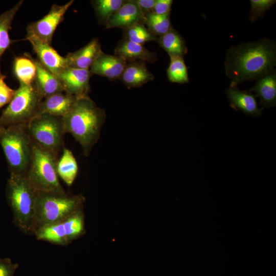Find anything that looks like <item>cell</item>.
Instances as JSON below:
<instances>
[{
  "label": "cell",
  "instance_id": "1",
  "mask_svg": "<svg viewBox=\"0 0 276 276\" xmlns=\"http://www.w3.org/2000/svg\"><path fill=\"white\" fill-rule=\"evenodd\" d=\"M276 65V43L267 38L243 42L228 49L225 73L231 85L257 80L273 71Z\"/></svg>",
  "mask_w": 276,
  "mask_h": 276
},
{
  "label": "cell",
  "instance_id": "2",
  "mask_svg": "<svg viewBox=\"0 0 276 276\" xmlns=\"http://www.w3.org/2000/svg\"><path fill=\"white\" fill-rule=\"evenodd\" d=\"M106 113L87 96L77 97L69 112L62 117L65 133H70L88 156L98 141Z\"/></svg>",
  "mask_w": 276,
  "mask_h": 276
},
{
  "label": "cell",
  "instance_id": "3",
  "mask_svg": "<svg viewBox=\"0 0 276 276\" xmlns=\"http://www.w3.org/2000/svg\"><path fill=\"white\" fill-rule=\"evenodd\" d=\"M5 194L14 224L26 234H33L38 191L25 175L10 173Z\"/></svg>",
  "mask_w": 276,
  "mask_h": 276
},
{
  "label": "cell",
  "instance_id": "4",
  "mask_svg": "<svg viewBox=\"0 0 276 276\" xmlns=\"http://www.w3.org/2000/svg\"><path fill=\"white\" fill-rule=\"evenodd\" d=\"M84 200L80 194H70L65 191H38L33 234L39 228L82 210Z\"/></svg>",
  "mask_w": 276,
  "mask_h": 276
},
{
  "label": "cell",
  "instance_id": "5",
  "mask_svg": "<svg viewBox=\"0 0 276 276\" xmlns=\"http://www.w3.org/2000/svg\"><path fill=\"white\" fill-rule=\"evenodd\" d=\"M27 125L0 126V145L10 173L25 176L31 163L34 144Z\"/></svg>",
  "mask_w": 276,
  "mask_h": 276
},
{
  "label": "cell",
  "instance_id": "6",
  "mask_svg": "<svg viewBox=\"0 0 276 276\" xmlns=\"http://www.w3.org/2000/svg\"><path fill=\"white\" fill-rule=\"evenodd\" d=\"M33 144L58 158L64 147L62 117L48 114L35 116L27 125Z\"/></svg>",
  "mask_w": 276,
  "mask_h": 276
},
{
  "label": "cell",
  "instance_id": "7",
  "mask_svg": "<svg viewBox=\"0 0 276 276\" xmlns=\"http://www.w3.org/2000/svg\"><path fill=\"white\" fill-rule=\"evenodd\" d=\"M58 158L34 144L32 159L25 177L37 191L64 192L56 170Z\"/></svg>",
  "mask_w": 276,
  "mask_h": 276
},
{
  "label": "cell",
  "instance_id": "8",
  "mask_svg": "<svg viewBox=\"0 0 276 276\" xmlns=\"http://www.w3.org/2000/svg\"><path fill=\"white\" fill-rule=\"evenodd\" d=\"M42 100L33 84L19 83L12 100L0 116V126L27 124L37 114Z\"/></svg>",
  "mask_w": 276,
  "mask_h": 276
},
{
  "label": "cell",
  "instance_id": "9",
  "mask_svg": "<svg viewBox=\"0 0 276 276\" xmlns=\"http://www.w3.org/2000/svg\"><path fill=\"white\" fill-rule=\"evenodd\" d=\"M84 233V217L81 210L59 221L39 228L34 235L38 240L65 246Z\"/></svg>",
  "mask_w": 276,
  "mask_h": 276
},
{
  "label": "cell",
  "instance_id": "10",
  "mask_svg": "<svg viewBox=\"0 0 276 276\" xmlns=\"http://www.w3.org/2000/svg\"><path fill=\"white\" fill-rule=\"evenodd\" d=\"M71 1L64 5L52 6L49 13L40 19L30 22L27 27V35H32L50 45L54 33L64 19L65 13L73 3Z\"/></svg>",
  "mask_w": 276,
  "mask_h": 276
},
{
  "label": "cell",
  "instance_id": "11",
  "mask_svg": "<svg viewBox=\"0 0 276 276\" xmlns=\"http://www.w3.org/2000/svg\"><path fill=\"white\" fill-rule=\"evenodd\" d=\"M91 76L89 69L66 67L57 77L61 83L64 93L79 97L88 95Z\"/></svg>",
  "mask_w": 276,
  "mask_h": 276
},
{
  "label": "cell",
  "instance_id": "12",
  "mask_svg": "<svg viewBox=\"0 0 276 276\" xmlns=\"http://www.w3.org/2000/svg\"><path fill=\"white\" fill-rule=\"evenodd\" d=\"M26 39L31 43L38 61L55 76L67 67L65 57L59 55L51 45L32 35H26Z\"/></svg>",
  "mask_w": 276,
  "mask_h": 276
},
{
  "label": "cell",
  "instance_id": "13",
  "mask_svg": "<svg viewBox=\"0 0 276 276\" xmlns=\"http://www.w3.org/2000/svg\"><path fill=\"white\" fill-rule=\"evenodd\" d=\"M145 16L135 0L124 1L120 8L108 19L106 29L120 28L123 30L136 24L145 23Z\"/></svg>",
  "mask_w": 276,
  "mask_h": 276
},
{
  "label": "cell",
  "instance_id": "14",
  "mask_svg": "<svg viewBox=\"0 0 276 276\" xmlns=\"http://www.w3.org/2000/svg\"><path fill=\"white\" fill-rule=\"evenodd\" d=\"M225 91L230 105L234 109L241 110L254 117H259L261 114L262 109L258 106L256 95L240 90L235 85H230Z\"/></svg>",
  "mask_w": 276,
  "mask_h": 276
},
{
  "label": "cell",
  "instance_id": "15",
  "mask_svg": "<svg viewBox=\"0 0 276 276\" xmlns=\"http://www.w3.org/2000/svg\"><path fill=\"white\" fill-rule=\"evenodd\" d=\"M127 62L116 55L102 52L89 68L91 75H98L110 80L119 79Z\"/></svg>",
  "mask_w": 276,
  "mask_h": 276
},
{
  "label": "cell",
  "instance_id": "16",
  "mask_svg": "<svg viewBox=\"0 0 276 276\" xmlns=\"http://www.w3.org/2000/svg\"><path fill=\"white\" fill-rule=\"evenodd\" d=\"M102 52L99 39L94 38L80 49L70 53L65 57L66 66L79 69H89Z\"/></svg>",
  "mask_w": 276,
  "mask_h": 276
},
{
  "label": "cell",
  "instance_id": "17",
  "mask_svg": "<svg viewBox=\"0 0 276 276\" xmlns=\"http://www.w3.org/2000/svg\"><path fill=\"white\" fill-rule=\"evenodd\" d=\"M36 76L33 85L43 99L55 94L64 92L58 78L47 69L37 59H34Z\"/></svg>",
  "mask_w": 276,
  "mask_h": 276
},
{
  "label": "cell",
  "instance_id": "18",
  "mask_svg": "<svg viewBox=\"0 0 276 276\" xmlns=\"http://www.w3.org/2000/svg\"><path fill=\"white\" fill-rule=\"evenodd\" d=\"M114 53L127 62L142 61L153 63L157 59L155 52L150 51L142 44L124 38L118 42Z\"/></svg>",
  "mask_w": 276,
  "mask_h": 276
},
{
  "label": "cell",
  "instance_id": "19",
  "mask_svg": "<svg viewBox=\"0 0 276 276\" xmlns=\"http://www.w3.org/2000/svg\"><path fill=\"white\" fill-rule=\"evenodd\" d=\"M76 98L64 92L51 95L41 101L37 114H48L64 117L71 110Z\"/></svg>",
  "mask_w": 276,
  "mask_h": 276
},
{
  "label": "cell",
  "instance_id": "20",
  "mask_svg": "<svg viewBox=\"0 0 276 276\" xmlns=\"http://www.w3.org/2000/svg\"><path fill=\"white\" fill-rule=\"evenodd\" d=\"M154 79L146 62L142 61L127 62L119 78L129 89L141 87Z\"/></svg>",
  "mask_w": 276,
  "mask_h": 276
},
{
  "label": "cell",
  "instance_id": "21",
  "mask_svg": "<svg viewBox=\"0 0 276 276\" xmlns=\"http://www.w3.org/2000/svg\"><path fill=\"white\" fill-rule=\"evenodd\" d=\"M260 98L261 108L274 107L276 104V72L274 70L258 79L256 84L249 89Z\"/></svg>",
  "mask_w": 276,
  "mask_h": 276
},
{
  "label": "cell",
  "instance_id": "22",
  "mask_svg": "<svg viewBox=\"0 0 276 276\" xmlns=\"http://www.w3.org/2000/svg\"><path fill=\"white\" fill-rule=\"evenodd\" d=\"M36 72L34 59L27 53L15 57L13 63V73L19 83L27 85L33 84Z\"/></svg>",
  "mask_w": 276,
  "mask_h": 276
},
{
  "label": "cell",
  "instance_id": "23",
  "mask_svg": "<svg viewBox=\"0 0 276 276\" xmlns=\"http://www.w3.org/2000/svg\"><path fill=\"white\" fill-rule=\"evenodd\" d=\"M62 154L58 158L56 170L58 175L69 187L74 182L78 172L77 160L68 149L64 148Z\"/></svg>",
  "mask_w": 276,
  "mask_h": 276
},
{
  "label": "cell",
  "instance_id": "24",
  "mask_svg": "<svg viewBox=\"0 0 276 276\" xmlns=\"http://www.w3.org/2000/svg\"><path fill=\"white\" fill-rule=\"evenodd\" d=\"M159 45L170 57H183L188 52L185 39L175 29L171 28L167 33L158 37Z\"/></svg>",
  "mask_w": 276,
  "mask_h": 276
},
{
  "label": "cell",
  "instance_id": "25",
  "mask_svg": "<svg viewBox=\"0 0 276 276\" xmlns=\"http://www.w3.org/2000/svg\"><path fill=\"white\" fill-rule=\"evenodd\" d=\"M22 3L23 1H20L11 9L0 15V73H1V58L11 44L15 41L10 39L9 32L11 29V25L14 17Z\"/></svg>",
  "mask_w": 276,
  "mask_h": 276
},
{
  "label": "cell",
  "instance_id": "26",
  "mask_svg": "<svg viewBox=\"0 0 276 276\" xmlns=\"http://www.w3.org/2000/svg\"><path fill=\"white\" fill-rule=\"evenodd\" d=\"M167 75L171 82L182 84L189 82L188 68L183 57H170Z\"/></svg>",
  "mask_w": 276,
  "mask_h": 276
},
{
  "label": "cell",
  "instance_id": "27",
  "mask_svg": "<svg viewBox=\"0 0 276 276\" xmlns=\"http://www.w3.org/2000/svg\"><path fill=\"white\" fill-rule=\"evenodd\" d=\"M147 28L156 36L160 37L171 28L170 14L158 15L150 12L145 15Z\"/></svg>",
  "mask_w": 276,
  "mask_h": 276
},
{
  "label": "cell",
  "instance_id": "28",
  "mask_svg": "<svg viewBox=\"0 0 276 276\" xmlns=\"http://www.w3.org/2000/svg\"><path fill=\"white\" fill-rule=\"evenodd\" d=\"M124 38L143 45L148 41H158V37L146 27L144 24H136L123 30Z\"/></svg>",
  "mask_w": 276,
  "mask_h": 276
},
{
  "label": "cell",
  "instance_id": "29",
  "mask_svg": "<svg viewBox=\"0 0 276 276\" xmlns=\"http://www.w3.org/2000/svg\"><path fill=\"white\" fill-rule=\"evenodd\" d=\"M123 0H96L93 6L99 22L106 25L109 17L122 5Z\"/></svg>",
  "mask_w": 276,
  "mask_h": 276
},
{
  "label": "cell",
  "instance_id": "30",
  "mask_svg": "<svg viewBox=\"0 0 276 276\" xmlns=\"http://www.w3.org/2000/svg\"><path fill=\"white\" fill-rule=\"evenodd\" d=\"M275 2V0H250V22H254L262 17Z\"/></svg>",
  "mask_w": 276,
  "mask_h": 276
},
{
  "label": "cell",
  "instance_id": "31",
  "mask_svg": "<svg viewBox=\"0 0 276 276\" xmlns=\"http://www.w3.org/2000/svg\"><path fill=\"white\" fill-rule=\"evenodd\" d=\"M6 76L0 73V109L9 104L12 100L15 90L10 87L5 82Z\"/></svg>",
  "mask_w": 276,
  "mask_h": 276
},
{
  "label": "cell",
  "instance_id": "32",
  "mask_svg": "<svg viewBox=\"0 0 276 276\" xmlns=\"http://www.w3.org/2000/svg\"><path fill=\"white\" fill-rule=\"evenodd\" d=\"M19 265L9 258L0 257V276H13Z\"/></svg>",
  "mask_w": 276,
  "mask_h": 276
},
{
  "label": "cell",
  "instance_id": "33",
  "mask_svg": "<svg viewBox=\"0 0 276 276\" xmlns=\"http://www.w3.org/2000/svg\"><path fill=\"white\" fill-rule=\"evenodd\" d=\"M173 1L155 0L152 13L158 15L170 14Z\"/></svg>",
  "mask_w": 276,
  "mask_h": 276
},
{
  "label": "cell",
  "instance_id": "34",
  "mask_svg": "<svg viewBox=\"0 0 276 276\" xmlns=\"http://www.w3.org/2000/svg\"><path fill=\"white\" fill-rule=\"evenodd\" d=\"M145 16L151 12L155 3V0H135Z\"/></svg>",
  "mask_w": 276,
  "mask_h": 276
}]
</instances>
